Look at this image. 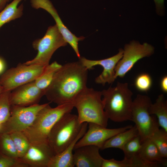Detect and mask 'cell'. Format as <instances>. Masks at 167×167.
I'll use <instances>...</instances> for the list:
<instances>
[{"instance_id":"cell-15","label":"cell","mask_w":167,"mask_h":167,"mask_svg":"<svg viewBox=\"0 0 167 167\" xmlns=\"http://www.w3.org/2000/svg\"><path fill=\"white\" fill-rule=\"evenodd\" d=\"M100 149L98 147L92 145H85L74 149V166L101 167L104 158L100 154Z\"/></svg>"},{"instance_id":"cell-14","label":"cell","mask_w":167,"mask_h":167,"mask_svg":"<svg viewBox=\"0 0 167 167\" xmlns=\"http://www.w3.org/2000/svg\"><path fill=\"white\" fill-rule=\"evenodd\" d=\"M44 95L45 91L38 88L34 81L11 91L9 100L11 105L27 106L37 104Z\"/></svg>"},{"instance_id":"cell-7","label":"cell","mask_w":167,"mask_h":167,"mask_svg":"<svg viewBox=\"0 0 167 167\" xmlns=\"http://www.w3.org/2000/svg\"><path fill=\"white\" fill-rule=\"evenodd\" d=\"M67 44L56 25L50 26L43 37L36 39L32 43L33 48L37 51L36 56L24 63L27 65H37L46 66L49 64L56 50Z\"/></svg>"},{"instance_id":"cell-33","label":"cell","mask_w":167,"mask_h":167,"mask_svg":"<svg viewBox=\"0 0 167 167\" xmlns=\"http://www.w3.org/2000/svg\"><path fill=\"white\" fill-rule=\"evenodd\" d=\"M11 0H0V11H2Z\"/></svg>"},{"instance_id":"cell-22","label":"cell","mask_w":167,"mask_h":167,"mask_svg":"<svg viewBox=\"0 0 167 167\" xmlns=\"http://www.w3.org/2000/svg\"><path fill=\"white\" fill-rule=\"evenodd\" d=\"M62 65L55 61L46 66L42 73L35 80L36 86L41 89L45 90L50 84L54 75Z\"/></svg>"},{"instance_id":"cell-21","label":"cell","mask_w":167,"mask_h":167,"mask_svg":"<svg viewBox=\"0 0 167 167\" xmlns=\"http://www.w3.org/2000/svg\"><path fill=\"white\" fill-rule=\"evenodd\" d=\"M22 0H13L0 11V29L5 24L22 16L24 5H18Z\"/></svg>"},{"instance_id":"cell-9","label":"cell","mask_w":167,"mask_h":167,"mask_svg":"<svg viewBox=\"0 0 167 167\" xmlns=\"http://www.w3.org/2000/svg\"><path fill=\"white\" fill-rule=\"evenodd\" d=\"M45 66L37 65L19 64L5 71L0 77L3 92H11L21 85L35 80Z\"/></svg>"},{"instance_id":"cell-28","label":"cell","mask_w":167,"mask_h":167,"mask_svg":"<svg viewBox=\"0 0 167 167\" xmlns=\"http://www.w3.org/2000/svg\"><path fill=\"white\" fill-rule=\"evenodd\" d=\"M152 83L151 76L147 73H142L136 77L135 85L136 89L141 92H145L151 88Z\"/></svg>"},{"instance_id":"cell-5","label":"cell","mask_w":167,"mask_h":167,"mask_svg":"<svg viewBox=\"0 0 167 167\" xmlns=\"http://www.w3.org/2000/svg\"><path fill=\"white\" fill-rule=\"evenodd\" d=\"M77 115L66 113L57 122L49 134L48 143L54 155L63 151L76 138L81 131Z\"/></svg>"},{"instance_id":"cell-8","label":"cell","mask_w":167,"mask_h":167,"mask_svg":"<svg viewBox=\"0 0 167 167\" xmlns=\"http://www.w3.org/2000/svg\"><path fill=\"white\" fill-rule=\"evenodd\" d=\"M47 104L28 106L11 105L10 116L1 125L0 134L23 132L32 124L39 111Z\"/></svg>"},{"instance_id":"cell-19","label":"cell","mask_w":167,"mask_h":167,"mask_svg":"<svg viewBox=\"0 0 167 167\" xmlns=\"http://www.w3.org/2000/svg\"><path fill=\"white\" fill-rule=\"evenodd\" d=\"M138 135V130L135 125L128 129L115 135L107 140L102 149L115 148L122 150L128 142Z\"/></svg>"},{"instance_id":"cell-13","label":"cell","mask_w":167,"mask_h":167,"mask_svg":"<svg viewBox=\"0 0 167 167\" xmlns=\"http://www.w3.org/2000/svg\"><path fill=\"white\" fill-rule=\"evenodd\" d=\"M32 6L34 9L41 8L49 12L53 17L56 24L65 41L72 47L77 56L80 57L78 44L79 41L83 40V36L77 37L71 32L62 22L57 11L49 0H30Z\"/></svg>"},{"instance_id":"cell-36","label":"cell","mask_w":167,"mask_h":167,"mask_svg":"<svg viewBox=\"0 0 167 167\" xmlns=\"http://www.w3.org/2000/svg\"><path fill=\"white\" fill-rule=\"evenodd\" d=\"M1 124H0V127H1Z\"/></svg>"},{"instance_id":"cell-35","label":"cell","mask_w":167,"mask_h":167,"mask_svg":"<svg viewBox=\"0 0 167 167\" xmlns=\"http://www.w3.org/2000/svg\"><path fill=\"white\" fill-rule=\"evenodd\" d=\"M3 92V89L2 87L0 85V96Z\"/></svg>"},{"instance_id":"cell-32","label":"cell","mask_w":167,"mask_h":167,"mask_svg":"<svg viewBox=\"0 0 167 167\" xmlns=\"http://www.w3.org/2000/svg\"><path fill=\"white\" fill-rule=\"evenodd\" d=\"M160 87L161 90L164 93H167V76L162 77L160 82Z\"/></svg>"},{"instance_id":"cell-29","label":"cell","mask_w":167,"mask_h":167,"mask_svg":"<svg viewBox=\"0 0 167 167\" xmlns=\"http://www.w3.org/2000/svg\"><path fill=\"white\" fill-rule=\"evenodd\" d=\"M28 166L20 158L8 156L2 153L0 155V167H24Z\"/></svg>"},{"instance_id":"cell-10","label":"cell","mask_w":167,"mask_h":167,"mask_svg":"<svg viewBox=\"0 0 167 167\" xmlns=\"http://www.w3.org/2000/svg\"><path fill=\"white\" fill-rule=\"evenodd\" d=\"M123 50L122 56L115 69V79L118 77H124L139 60L152 55L155 48L147 42L141 44L138 41L134 40L126 44Z\"/></svg>"},{"instance_id":"cell-27","label":"cell","mask_w":167,"mask_h":167,"mask_svg":"<svg viewBox=\"0 0 167 167\" xmlns=\"http://www.w3.org/2000/svg\"><path fill=\"white\" fill-rule=\"evenodd\" d=\"M11 92H3L0 96V124L6 122L11 113V105L9 100Z\"/></svg>"},{"instance_id":"cell-6","label":"cell","mask_w":167,"mask_h":167,"mask_svg":"<svg viewBox=\"0 0 167 167\" xmlns=\"http://www.w3.org/2000/svg\"><path fill=\"white\" fill-rule=\"evenodd\" d=\"M152 103L149 97L141 94H138L133 101L131 121L135 124L141 143L150 138L159 128L157 120L149 112L148 109Z\"/></svg>"},{"instance_id":"cell-18","label":"cell","mask_w":167,"mask_h":167,"mask_svg":"<svg viewBox=\"0 0 167 167\" xmlns=\"http://www.w3.org/2000/svg\"><path fill=\"white\" fill-rule=\"evenodd\" d=\"M138 155L147 162L165 166L167 165L166 158L162 156L157 147L150 138L146 139L142 143Z\"/></svg>"},{"instance_id":"cell-16","label":"cell","mask_w":167,"mask_h":167,"mask_svg":"<svg viewBox=\"0 0 167 167\" xmlns=\"http://www.w3.org/2000/svg\"><path fill=\"white\" fill-rule=\"evenodd\" d=\"M54 155L48 143L30 144L25 154L20 159L28 166L48 167L49 163Z\"/></svg>"},{"instance_id":"cell-30","label":"cell","mask_w":167,"mask_h":167,"mask_svg":"<svg viewBox=\"0 0 167 167\" xmlns=\"http://www.w3.org/2000/svg\"><path fill=\"white\" fill-rule=\"evenodd\" d=\"M106 167H135V163L131 158L124 157L122 161H117L113 158L107 159L105 163Z\"/></svg>"},{"instance_id":"cell-3","label":"cell","mask_w":167,"mask_h":167,"mask_svg":"<svg viewBox=\"0 0 167 167\" xmlns=\"http://www.w3.org/2000/svg\"><path fill=\"white\" fill-rule=\"evenodd\" d=\"M101 92L104 109L109 119L116 122L131 121L133 94L127 83L118 82L115 87Z\"/></svg>"},{"instance_id":"cell-25","label":"cell","mask_w":167,"mask_h":167,"mask_svg":"<svg viewBox=\"0 0 167 167\" xmlns=\"http://www.w3.org/2000/svg\"><path fill=\"white\" fill-rule=\"evenodd\" d=\"M156 144L162 156L167 157V132L163 129H158L150 138Z\"/></svg>"},{"instance_id":"cell-24","label":"cell","mask_w":167,"mask_h":167,"mask_svg":"<svg viewBox=\"0 0 167 167\" xmlns=\"http://www.w3.org/2000/svg\"><path fill=\"white\" fill-rule=\"evenodd\" d=\"M10 134L14 143L18 157L21 158L28 151L30 144L22 132H14Z\"/></svg>"},{"instance_id":"cell-4","label":"cell","mask_w":167,"mask_h":167,"mask_svg":"<svg viewBox=\"0 0 167 167\" xmlns=\"http://www.w3.org/2000/svg\"><path fill=\"white\" fill-rule=\"evenodd\" d=\"M101 91L87 87L72 102L81 123H93L106 127L109 119L104 109Z\"/></svg>"},{"instance_id":"cell-20","label":"cell","mask_w":167,"mask_h":167,"mask_svg":"<svg viewBox=\"0 0 167 167\" xmlns=\"http://www.w3.org/2000/svg\"><path fill=\"white\" fill-rule=\"evenodd\" d=\"M148 111L150 115L156 116L160 126L167 132V101L164 95H159L155 102L150 105Z\"/></svg>"},{"instance_id":"cell-12","label":"cell","mask_w":167,"mask_h":167,"mask_svg":"<svg viewBox=\"0 0 167 167\" xmlns=\"http://www.w3.org/2000/svg\"><path fill=\"white\" fill-rule=\"evenodd\" d=\"M123 51V49L120 48L117 54L107 58L95 60L80 57L79 61L88 70L96 65L103 67V71L96 78L95 82L104 86L106 83L112 84L115 80V69L117 63L122 56Z\"/></svg>"},{"instance_id":"cell-11","label":"cell","mask_w":167,"mask_h":167,"mask_svg":"<svg viewBox=\"0 0 167 167\" xmlns=\"http://www.w3.org/2000/svg\"><path fill=\"white\" fill-rule=\"evenodd\" d=\"M88 130L76 143L74 149L85 145H92L102 149L107 140L132 126V125H129L119 128L108 129L94 123H88Z\"/></svg>"},{"instance_id":"cell-1","label":"cell","mask_w":167,"mask_h":167,"mask_svg":"<svg viewBox=\"0 0 167 167\" xmlns=\"http://www.w3.org/2000/svg\"><path fill=\"white\" fill-rule=\"evenodd\" d=\"M88 76V70L79 61L62 65L45 90V95L58 105L72 103L87 87Z\"/></svg>"},{"instance_id":"cell-31","label":"cell","mask_w":167,"mask_h":167,"mask_svg":"<svg viewBox=\"0 0 167 167\" xmlns=\"http://www.w3.org/2000/svg\"><path fill=\"white\" fill-rule=\"evenodd\" d=\"M155 4L156 11L160 15H162L164 13V0H153Z\"/></svg>"},{"instance_id":"cell-34","label":"cell","mask_w":167,"mask_h":167,"mask_svg":"<svg viewBox=\"0 0 167 167\" xmlns=\"http://www.w3.org/2000/svg\"><path fill=\"white\" fill-rule=\"evenodd\" d=\"M5 68V64L3 61L0 58V74L4 71Z\"/></svg>"},{"instance_id":"cell-2","label":"cell","mask_w":167,"mask_h":167,"mask_svg":"<svg viewBox=\"0 0 167 167\" xmlns=\"http://www.w3.org/2000/svg\"><path fill=\"white\" fill-rule=\"evenodd\" d=\"M74 107L72 103L54 108L48 103L39 111L32 124L22 132L31 144L48 143L49 136L54 125L62 116L71 112Z\"/></svg>"},{"instance_id":"cell-26","label":"cell","mask_w":167,"mask_h":167,"mask_svg":"<svg viewBox=\"0 0 167 167\" xmlns=\"http://www.w3.org/2000/svg\"><path fill=\"white\" fill-rule=\"evenodd\" d=\"M141 145L139 135L132 138L125 145L122 150L124 157L129 159L138 155Z\"/></svg>"},{"instance_id":"cell-23","label":"cell","mask_w":167,"mask_h":167,"mask_svg":"<svg viewBox=\"0 0 167 167\" xmlns=\"http://www.w3.org/2000/svg\"><path fill=\"white\" fill-rule=\"evenodd\" d=\"M0 148L2 154L19 158L14 143L10 134H0Z\"/></svg>"},{"instance_id":"cell-17","label":"cell","mask_w":167,"mask_h":167,"mask_svg":"<svg viewBox=\"0 0 167 167\" xmlns=\"http://www.w3.org/2000/svg\"><path fill=\"white\" fill-rule=\"evenodd\" d=\"M88 123L84 122L80 131L73 141L63 151L54 155L48 164V167H73V153L75 146L87 130Z\"/></svg>"}]
</instances>
